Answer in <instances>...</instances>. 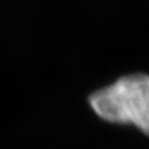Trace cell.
Wrapping results in <instances>:
<instances>
[{"label":"cell","mask_w":149,"mask_h":149,"mask_svg":"<svg viewBox=\"0 0 149 149\" xmlns=\"http://www.w3.org/2000/svg\"><path fill=\"white\" fill-rule=\"evenodd\" d=\"M94 113L109 123L132 125L149 136V75L134 73L94 92L88 100Z\"/></svg>","instance_id":"1"}]
</instances>
